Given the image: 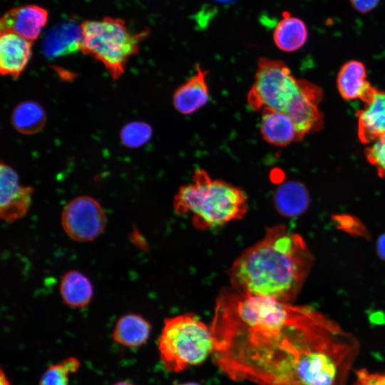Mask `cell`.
<instances>
[{
    "mask_svg": "<svg viewBox=\"0 0 385 385\" xmlns=\"http://www.w3.org/2000/svg\"><path fill=\"white\" fill-rule=\"evenodd\" d=\"M322 89L317 85L302 79L300 88L285 109L284 113L294 122L303 140L307 134L319 131L324 125V116L319 108Z\"/></svg>",
    "mask_w": 385,
    "mask_h": 385,
    "instance_id": "ba28073f",
    "label": "cell"
},
{
    "mask_svg": "<svg viewBox=\"0 0 385 385\" xmlns=\"http://www.w3.org/2000/svg\"><path fill=\"white\" fill-rule=\"evenodd\" d=\"M151 126L145 122L135 121L125 125L120 130V137L122 143L129 148H138L151 138Z\"/></svg>",
    "mask_w": 385,
    "mask_h": 385,
    "instance_id": "603a6c76",
    "label": "cell"
},
{
    "mask_svg": "<svg viewBox=\"0 0 385 385\" xmlns=\"http://www.w3.org/2000/svg\"><path fill=\"white\" fill-rule=\"evenodd\" d=\"M81 43V26L66 22L48 32L42 43V50L46 57L54 58L80 51Z\"/></svg>",
    "mask_w": 385,
    "mask_h": 385,
    "instance_id": "2e32d148",
    "label": "cell"
},
{
    "mask_svg": "<svg viewBox=\"0 0 385 385\" xmlns=\"http://www.w3.org/2000/svg\"><path fill=\"white\" fill-rule=\"evenodd\" d=\"M218 3H220V4H230V3H232L237 0H214Z\"/></svg>",
    "mask_w": 385,
    "mask_h": 385,
    "instance_id": "f1b7e54d",
    "label": "cell"
},
{
    "mask_svg": "<svg viewBox=\"0 0 385 385\" xmlns=\"http://www.w3.org/2000/svg\"><path fill=\"white\" fill-rule=\"evenodd\" d=\"M0 384L1 385H11V383L7 378L6 375L4 372L3 369H1V374H0Z\"/></svg>",
    "mask_w": 385,
    "mask_h": 385,
    "instance_id": "83f0119b",
    "label": "cell"
},
{
    "mask_svg": "<svg viewBox=\"0 0 385 385\" xmlns=\"http://www.w3.org/2000/svg\"><path fill=\"white\" fill-rule=\"evenodd\" d=\"M151 326L141 315L128 313L116 321L112 337L117 344L128 348H138L148 339Z\"/></svg>",
    "mask_w": 385,
    "mask_h": 385,
    "instance_id": "e0dca14e",
    "label": "cell"
},
{
    "mask_svg": "<svg viewBox=\"0 0 385 385\" xmlns=\"http://www.w3.org/2000/svg\"><path fill=\"white\" fill-rule=\"evenodd\" d=\"M274 201L280 214L294 217L301 215L307 210L309 197L307 188L302 184L289 181L276 190Z\"/></svg>",
    "mask_w": 385,
    "mask_h": 385,
    "instance_id": "ffe728a7",
    "label": "cell"
},
{
    "mask_svg": "<svg viewBox=\"0 0 385 385\" xmlns=\"http://www.w3.org/2000/svg\"><path fill=\"white\" fill-rule=\"evenodd\" d=\"M337 88L344 99H359L364 104L369 103L378 90L367 80L364 64L357 60L346 61L341 66L337 76Z\"/></svg>",
    "mask_w": 385,
    "mask_h": 385,
    "instance_id": "8fae6325",
    "label": "cell"
},
{
    "mask_svg": "<svg viewBox=\"0 0 385 385\" xmlns=\"http://www.w3.org/2000/svg\"><path fill=\"white\" fill-rule=\"evenodd\" d=\"M213 360L234 381L346 385L359 352L351 334L320 312L233 289L217 299Z\"/></svg>",
    "mask_w": 385,
    "mask_h": 385,
    "instance_id": "6da1fadb",
    "label": "cell"
},
{
    "mask_svg": "<svg viewBox=\"0 0 385 385\" xmlns=\"http://www.w3.org/2000/svg\"><path fill=\"white\" fill-rule=\"evenodd\" d=\"M59 291L63 302L76 309L86 307L93 295V288L90 279L77 270H70L64 273L60 282Z\"/></svg>",
    "mask_w": 385,
    "mask_h": 385,
    "instance_id": "d6986e66",
    "label": "cell"
},
{
    "mask_svg": "<svg viewBox=\"0 0 385 385\" xmlns=\"http://www.w3.org/2000/svg\"><path fill=\"white\" fill-rule=\"evenodd\" d=\"M61 226L73 240L91 242L99 237L107 224V216L95 198L81 195L71 199L63 207Z\"/></svg>",
    "mask_w": 385,
    "mask_h": 385,
    "instance_id": "52a82bcc",
    "label": "cell"
},
{
    "mask_svg": "<svg viewBox=\"0 0 385 385\" xmlns=\"http://www.w3.org/2000/svg\"><path fill=\"white\" fill-rule=\"evenodd\" d=\"M81 362L75 356L51 365L42 375L38 385H68L69 376L79 369Z\"/></svg>",
    "mask_w": 385,
    "mask_h": 385,
    "instance_id": "7402d4cb",
    "label": "cell"
},
{
    "mask_svg": "<svg viewBox=\"0 0 385 385\" xmlns=\"http://www.w3.org/2000/svg\"><path fill=\"white\" fill-rule=\"evenodd\" d=\"M48 13L36 4L14 7L1 16V32H13L34 42L36 40L48 21Z\"/></svg>",
    "mask_w": 385,
    "mask_h": 385,
    "instance_id": "30bf717a",
    "label": "cell"
},
{
    "mask_svg": "<svg viewBox=\"0 0 385 385\" xmlns=\"http://www.w3.org/2000/svg\"><path fill=\"white\" fill-rule=\"evenodd\" d=\"M46 115L38 103L26 101L18 104L13 111L11 123L14 128L25 135L35 134L43 129Z\"/></svg>",
    "mask_w": 385,
    "mask_h": 385,
    "instance_id": "44dd1931",
    "label": "cell"
},
{
    "mask_svg": "<svg viewBox=\"0 0 385 385\" xmlns=\"http://www.w3.org/2000/svg\"><path fill=\"white\" fill-rule=\"evenodd\" d=\"M303 238L284 225L268 227L228 270L235 291L290 303L299 294L313 263Z\"/></svg>",
    "mask_w": 385,
    "mask_h": 385,
    "instance_id": "7a4b0ae2",
    "label": "cell"
},
{
    "mask_svg": "<svg viewBox=\"0 0 385 385\" xmlns=\"http://www.w3.org/2000/svg\"><path fill=\"white\" fill-rule=\"evenodd\" d=\"M356 115L357 135L361 143L367 145L385 135V92L378 89Z\"/></svg>",
    "mask_w": 385,
    "mask_h": 385,
    "instance_id": "5bb4252c",
    "label": "cell"
},
{
    "mask_svg": "<svg viewBox=\"0 0 385 385\" xmlns=\"http://www.w3.org/2000/svg\"><path fill=\"white\" fill-rule=\"evenodd\" d=\"M80 51L101 61L115 81L124 73L128 59L137 54L150 31L132 33L120 18L86 20L81 25Z\"/></svg>",
    "mask_w": 385,
    "mask_h": 385,
    "instance_id": "277c9868",
    "label": "cell"
},
{
    "mask_svg": "<svg viewBox=\"0 0 385 385\" xmlns=\"http://www.w3.org/2000/svg\"><path fill=\"white\" fill-rule=\"evenodd\" d=\"M32 44V41L13 32H1V73L4 76L19 77L30 60Z\"/></svg>",
    "mask_w": 385,
    "mask_h": 385,
    "instance_id": "7c38bea8",
    "label": "cell"
},
{
    "mask_svg": "<svg viewBox=\"0 0 385 385\" xmlns=\"http://www.w3.org/2000/svg\"><path fill=\"white\" fill-rule=\"evenodd\" d=\"M200 65L196 72L187 81L180 86L173 96V106L183 115H190L205 106L209 101V88L207 74Z\"/></svg>",
    "mask_w": 385,
    "mask_h": 385,
    "instance_id": "4fadbf2b",
    "label": "cell"
},
{
    "mask_svg": "<svg viewBox=\"0 0 385 385\" xmlns=\"http://www.w3.org/2000/svg\"><path fill=\"white\" fill-rule=\"evenodd\" d=\"M351 6L357 12L365 14L373 11L381 0H348Z\"/></svg>",
    "mask_w": 385,
    "mask_h": 385,
    "instance_id": "484cf974",
    "label": "cell"
},
{
    "mask_svg": "<svg viewBox=\"0 0 385 385\" xmlns=\"http://www.w3.org/2000/svg\"><path fill=\"white\" fill-rule=\"evenodd\" d=\"M179 385H200V384L197 383H195V382H187V383H183Z\"/></svg>",
    "mask_w": 385,
    "mask_h": 385,
    "instance_id": "4dcf8cb0",
    "label": "cell"
},
{
    "mask_svg": "<svg viewBox=\"0 0 385 385\" xmlns=\"http://www.w3.org/2000/svg\"><path fill=\"white\" fill-rule=\"evenodd\" d=\"M301 80L296 78L280 60L261 57L257 61L255 81L247 94L252 110L270 108L284 112L298 93Z\"/></svg>",
    "mask_w": 385,
    "mask_h": 385,
    "instance_id": "8992f818",
    "label": "cell"
},
{
    "mask_svg": "<svg viewBox=\"0 0 385 385\" xmlns=\"http://www.w3.org/2000/svg\"><path fill=\"white\" fill-rule=\"evenodd\" d=\"M352 385H385V372H371L365 368L355 370Z\"/></svg>",
    "mask_w": 385,
    "mask_h": 385,
    "instance_id": "d4e9b609",
    "label": "cell"
},
{
    "mask_svg": "<svg viewBox=\"0 0 385 385\" xmlns=\"http://www.w3.org/2000/svg\"><path fill=\"white\" fill-rule=\"evenodd\" d=\"M112 385H134L130 382H128V381H118Z\"/></svg>",
    "mask_w": 385,
    "mask_h": 385,
    "instance_id": "f546056e",
    "label": "cell"
},
{
    "mask_svg": "<svg viewBox=\"0 0 385 385\" xmlns=\"http://www.w3.org/2000/svg\"><path fill=\"white\" fill-rule=\"evenodd\" d=\"M364 154L366 160L376 169L378 175L385 177V135L367 145Z\"/></svg>",
    "mask_w": 385,
    "mask_h": 385,
    "instance_id": "cb8c5ba5",
    "label": "cell"
},
{
    "mask_svg": "<svg viewBox=\"0 0 385 385\" xmlns=\"http://www.w3.org/2000/svg\"><path fill=\"white\" fill-rule=\"evenodd\" d=\"M0 216L12 222L24 217L31 204L34 189L19 183L17 173L9 165L0 166Z\"/></svg>",
    "mask_w": 385,
    "mask_h": 385,
    "instance_id": "9c48e42d",
    "label": "cell"
},
{
    "mask_svg": "<svg viewBox=\"0 0 385 385\" xmlns=\"http://www.w3.org/2000/svg\"><path fill=\"white\" fill-rule=\"evenodd\" d=\"M173 205L177 214L190 215L198 230L242 219L248 209L247 197L242 189L212 179L202 168L196 169L192 181L179 188Z\"/></svg>",
    "mask_w": 385,
    "mask_h": 385,
    "instance_id": "3957f363",
    "label": "cell"
},
{
    "mask_svg": "<svg viewBox=\"0 0 385 385\" xmlns=\"http://www.w3.org/2000/svg\"><path fill=\"white\" fill-rule=\"evenodd\" d=\"M376 250L381 259L385 260V233L379 237L376 244Z\"/></svg>",
    "mask_w": 385,
    "mask_h": 385,
    "instance_id": "4316f807",
    "label": "cell"
},
{
    "mask_svg": "<svg viewBox=\"0 0 385 385\" xmlns=\"http://www.w3.org/2000/svg\"><path fill=\"white\" fill-rule=\"evenodd\" d=\"M308 38V29L303 20L292 16L287 11L282 13V19L275 26L273 39L277 47L285 52L300 49Z\"/></svg>",
    "mask_w": 385,
    "mask_h": 385,
    "instance_id": "ac0fdd59",
    "label": "cell"
},
{
    "mask_svg": "<svg viewBox=\"0 0 385 385\" xmlns=\"http://www.w3.org/2000/svg\"><path fill=\"white\" fill-rule=\"evenodd\" d=\"M158 345L165 369L178 373L205 361L213 353L215 342L211 327L187 313L165 319Z\"/></svg>",
    "mask_w": 385,
    "mask_h": 385,
    "instance_id": "5b68a950",
    "label": "cell"
},
{
    "mask_svg": "<svg viewBox=\"0 0 385 385\" xmlns=\"http://www.w3.org/2000/svg\"><path fill=\"white\" fill-rule=\"evenodd\" d=\"M260 130L263 139L274 146L285 147L302 140L289 115L274 109L262 111Z\"/></svg>",
    "mask_w": 385,
    "mask_h": 385,
    "instance_id": "9a60e30c",
    "label": "cell"
}]
</instances>
